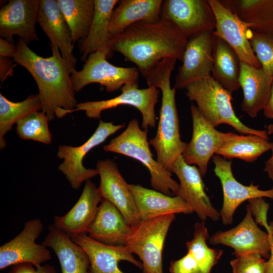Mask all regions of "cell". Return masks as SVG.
<instances>
[{
  "label": "cell",
  "instance_id": "6da1fadb",
  "mask_svg": "<svg viewBox=\"0 0 273 273\" xmlns=\"http://www.w3.org/2000/svg\"><path fill=\"white\" fill-rule=\"evenodd\" d=\"M19 38L14 61L24 67L31 74L38 88L42 112L49 121L61 118L75 112V97L71 76L76 70L63 59L59 50L50 46L51 57H42L32 51Z\"/></svg>",
  "mask_w": 273,
  "mask_h": 273
},
{
  "label": "cell",
  "instance_id": "7a4b0ae2",
  "mask_svg": "<svg viewBox=\"0 0 273 273\" xmlns=\"http://www.w3.org/2000/svg\"><path fill=\"white\" fill-rule=\"evenodd\" d=\"M188 39L161 20L154 23L140 22L112 36L111 48L134 63L145 77L163 59L182 61Z\"/></svg>",
  "mask_w": 273,
  "mask_h": 273
},
{
  "label": "cell",
  "instance_id": "3957f363",
  "mask_svg": "<svg viewBox=\"0 0 273 273\" xmlns=\"http://www.w3.org/2000/svg\"><path fill=\"white\" fill-rule=\"evenodd\" d=\"M176 61L172 58L163 59L144 77L148 86L159 88L162 93L158 128L149 144L156 151L157 161L170 172L188 144L180 139L175 98L176 88L170 85V76Z\"/></svg>",
  "mask_w": 273,
  "mask_h": 273
},
{
  "label": "cell",
  "instance_id": "277c9868",
  "mask_svg": "<svg viewBox=\"0 0 273 273\" xmlns=\"http://www.w3.org/2000/svg\"><path fill=\"white\" fill-rule=\"evenodd\" d=\"M185 89L186 95L203 116L215 127L226 124L241 133L254 134L268 139L266 130L249 127L237 116L232 104V93L225 89L210 75L191 83Z\"/></svg>",
  "mask_w": 273,
  "mask_h": 273
},
{
  "label": "cell",
  "instance_id": "5b68a950",
  "mask_svg": "<svg viewBox=\"0 0 273 273\" xmlns=\"http://www.w3.org/2000/svg\"><path fill=\"white\" fill-rule=\"evenodd\" d=\"M147 139V130L142 129L135 119L131 120L126 129L103 146L108 152L116 153L141 162L151 175L154 190L165 195L176 196L179 184L171 177V173L153 158Z\"/></svg>",
  "mask_w": 273,
  "mask_h": 273
},
{
  "label": "cell",
  "instance_id": "8992f818",
  "mask_svg": "<svg viewBox=\"0 0 273 273\" xmlns=\"http://www.w3.org/2000/svg\"><path fill=\"white\" fill-rule=\"evenodd\" d=\"M175 219V214H167L141 221L132 228L125 245L141 259L143 273H163V249L168 230Z\"/></svg>",
  "mask_w": 273,
  "mask_h": 273
},
{
  "label": "cell",
  "instance_id": "52a82bcc",
  "mask_svg": "<svg viewBox=\"0 0 273 273\" xmlns=\"http://www.w3.org/2000/svg\"><path fill=\"white\" fill-rule=\"evenodd\" d=\"M107 59L108 55L103 51H98L88 56L82 69L71 74L75 92L92 83L100 84L108 92L117 90L125 84H138L140 72L137 67L116 66Z\"/></svg>",
  "mask_w": 273,
  "mask_h": 273
},
{
  "label": "cell",
  "instance_id": "ba28073f",
  "mask_svg": "<svg viewBox=\"0 0 273 273\" xmlns=\"http://www.w3.org/2000/svg\"><path fill=\"white\" fill-rule=\"evenodd\" d=\"M160 20L188 38L205 31H213L215 19L207 0L163 1Z\"/></svg>",
  "mask_w": 273,
  "mask_h": 273
},
{
  "label": "cell",
  "instance_id": "9c48e42d",
  "mask_svg": "<svg viewBox=\"0 0 273 273\" xmlns=\"http://www.w3.org/2000/svg\"><path fill=\"white\" fill-rule=\"evenodd\" d=\"M125 123L114 125L111 122L100 120L96 131L83 144L77 147L60 145L57 156L63 161L58 169L66 176L71 187L79 189L84 181L90 179L98 174L96 169L86 168L83 165L85 156L94 147L103 143L109 136L124 127Z\"/></svg>",
  "mask_w": 273,
  "mask_h": 273
},
{
  "label": "cell",
  "instance_id": "30bf717a",
  "mask_svg": "<svg viewBox=\"0 0 273 273\" xmlns=\"http://www.w3.org/2000/svg\"><path fill=\"white\" fill-rule=\"evenodd\" d=\"M121 94L105 100L88 101L78 103L75 111H84L87 117L91 118L101 117L102 111L115 108L119 105H129L138 109L143 117L142 128L147 130L156 125L155 106L158 101L159 90L154 87L144 89L138 88V84H125L121 88Z\"/></svg>",
  "mask_w": 273,
  "mask_h": 273
},
{
  "label": "cell",
  "instance_id": "8fae6325",
  "mask_svg": "<svg viewBox=\"0 0 273 273\" xmlns=\"http://www.w3.org/2000/svg\"><path fill=\"white\" fill-rule=\"evenodd\" d=\"M273 239V230L267 232L261 230L253 218L248 205L243 220L236 227L226 231H219L209 239L212 245L221 244L234 249L235 256L257 253L268 259Z\"/></svg>",
  "mask_w": 273,
  "mask_h": 273
},
{
  "label": "cell",
  "instance_id": "7c38bea8",
  "mask_svg": "<svg viewBox=\"0 0 273 273\" xmlns=\"http://www.w3.org/2000/svg\"><path fill=\"white\" fill-rule=\"evenodd\" d=\"M43 225L39 218L26 222L17 236L0 247V269L15 264L29 263L35 266L52 259L46 247L36 243Z\"/></svg>",
  "mask_w": 273,
  "mask_h": 273
},
{
  "label": "cell",
  "instance_id": "4fadbf2b",
  "mask_svg": "<svg viewBox=\"0 0 273 273\" xmlns=\"http://www.w3.org/2000/svg\"><path fill=\"white\" fill-rule=\"evenodd\" d=\"M190 110L193 122L192 136L182 156L187 163L197 165L201 174L204 175L211 158L230 138L233 132L217 130L203 116L197 106L191 105Z\"/></svg>",
  "mask_w": 273,
  "mask_h": 273
},
{
  "label": "cell",
  "instance_id": "5bb4252c",
  "mask_svg": "<svg viewBox=\"0 0 273 273\" xmlns=\"http://www.w3.org/2000/svg\"><path fill=\"white\" fill-rule=\"evenodd\" d=\"M215 19L213 33L228 43L241 61L256 68H261L251 47L249 36L251 30L230 9L219 0H207Z\"/></svg>",
  "mask_w": 273,
  "mask_h": 273
},
{
  "label": "cell",
  "instance_id": "9a60e30c",
  "mask_svg": "<svg viewBox=\"0 0 273 273\" xmlns=\"http://www.w3.org/2000/svg\"><path fill=\"white\" fill-rule=\"evenodd\" d=\"M212 159L214 173L219 179L222 188L223 203L220 215L224 224L232 223L235 211L244 201L264 197L273 199V188L262 190L259 185L253 183L249 186L244 185L234 177L231 161L218 155H214Z\"/></svg>",
  "mask_w": 273,
  "mask_h": 273
},
{
  "label": "cell",
  "instance_id": "2e32d148",
  "mask_svg": "<svg viewBox=\"0 0 273 273\" xmlns=\"http://www.w3.org/2000/svg\"><path fill=\"white\" fill-rule=\"evenodd\" d=\"M213 31H205L188 39L182 65L175 79L176 89L185 88L194 82L211 75Z\"/></svg>",
  "mask_w": 273,
  "mask_h": 273
},
{
  "label": "cell",
  "instance_id": "e0dca14e",
  "mask_svg": "<svg viewBox=\"0 0 273 273\" xmlns=\"http://www.w3.org/2000/svg\"><path fill=\"white\" fill-rule=\"evenodd\" d=\"M39 0H11L0 10V35L14 43L18 36L27 44L38 40L36 31Z\"/></svg>",
  "mask_w": 273,
  "mask_h": 273
},
{
  "label": "cell",
  "instance_id": "ac0fdd59",
  "mask_svg": "<svg viewBox=\"0 0 273 273\" xmlns=\"http://www.w3.org/2000/svg\"><path fill=\"white\" fill-rule=\"evenodd\" d=\"M96 169L100 176L98 189L103 199L115 205L132 228L136 226L141 221L139 213L128 184L116 164L110 159L99 160Z\"/></svg>",
  "mask_w": 273,
  "mask_h": 273
},
{
  "label": "cell",
  "instance_id": "d6986e66",
  "mask_svg": "<svg viewBox=\"0 0 273 273\" xmlns=\"http://www.w3.org/2000/svg\"><path fill=\"white\" fill-rule=\"evenodd\" d=\"M170 172L174 173L179 181L177 196L185 200L201 220H219L220 213L212 206L205 191L198 168L187 163L181 155L173 164Z\"/></svg>",
  "mask_w": 273,
  "mask_h": 273
},
{
  "label": "cell",
  "instance_id": "ffe728a7",
  "mask_svg": "<svg viewBox=\"0 0 273 273\" xmlns=\"http://www.w3.org/2000/svg\"><path fill=\"white\" fill-rule=\"evenodd\" d=\"M103 198L90 179L85 181L82 193L75 205L65 215L54 216V226L71 239L87 234Z\"/></svg>",
  "mask_w": 273,
  "mask_h": 273
},
{
  "label": "cell",
  "instance_id": "44dd1931",
  "mask_svg": "<svg viewBox=\"0 0 273 273\" xmlns=\"http://www.w3.org/2000/svg\"><path fill=\"white\" fill-rule=\"evenodd\" d=\"M87 254L90 261V273H124L118 266L124 260L142 269L143 264L136 260L125 245H110L101 243L86 234L71 239Z\"/></svg>",
  "mask_w": 273,
  "mask_h": 273
},
{
  "label": "cell",
  "instance_id": "7402d4cb",
  "mask_svg": "<svg viewBox=\"0 0 273 273\" xmlns=\"http://www.w3.org/2000/svg\"><path fill=\"white\" fill-rule=\"evenodd\" d=\"M38 23L50 39V45L57 48L63 59L76 70L72 34L57 0H39Z\"/></svg>",
  "mask_w": 273,
  "mask_h": 273
},
{
  "label": "cell",
  "instance_id": "603a6c76",
  "mask_svg": "<svg viewBox=\"0 0 273 273\" xmlns=\"http://www.w3.org/2000/svg\"><path fill=\"white\" fill-rule=\"evenodd\" d=\"M132 227L109 201L103 199L90 224L88 236L101 243L110 245H125Z\"/></svg>",
  "mask_w": 273,
  "mask_h": 273
},
{
  "label": "cell",
  "instance_id": "cb8c5ba5",
  "mask_svg": "<svg viewBox=\"0 0 273 273\" xmlns=\"http://www.w3.org/2000/svg\"><path fill=\"white\" fill-rule=\"evenodd\" d=\"M141 221L167 214H191L193 210L181 198L170 196L140 185L128 184Z\"/></svg>",
  "mask_w": 273,
  "mask_h": 273
},
{
  "label": "cell",
  "instance_id": "d4e9b609",
  "mask_svg": "<svg viewBox=\"0 0 273 273\" xmlns=\"http://www.w3.org/2000/svg\"><path fill=\"white\" fill-rule=\"evenodd\" d=\"M240 67L239 82L243 93L241 108L249 116L254 118L266 104L273 77L261 68H256L242 61Z\"/></svg>",
  "mask_w": 273,
  "mask_h": 273
},
{
  "label": "cell",
  "instance_id": "484cf974",
  "mask_svg": "<svg viewBox=\"0 0 273 273\" xmlns=\"http://www.w3.org/2000/svg\"><path fill=\"white\" fill-rule=\"evenodd\" d=\"M117 0H94V14L87 36L79 41L81 60L85 61L88 56L98 51H103L108 58L113 55L111 48L112 35L109 23L112 13L118 4Z\"/></svg>",
  "mask_w": 273,
  "mask_h": 273
},
{
  "label": "cell",
  "instance_id": "4316f807",
  "mask_svg": "<svg viewBox=\"0 0 273 273\" xmlns=\"http://www.w3.org/2000/svg\"><path fill=\"white\" fill-rule=\"evenodd\" d=\"M162 0H121L114 9L109 31L114 36L140 22L149 23L160 21Z\"/></svg>",
  "mask_w": 273,
  "mask_h": 273
},
{
  "label": "cell",
  "instance_id": "83f0119b",
  "mask_svg": "<svg viewBox=\"0 0 273 273\" xmlns=\"http://www.w3.org/2000/svg\"><path fill=\"white\" fill-rule=\"evenodd\" d=\"M41 245L51 248L57 256L62 273H90V261L85 251L54 224Z\"/></svg>",
  "mask_w": 273,
  "mask_h": 273
},
{
  "label": "cell",
  "instance_id": "f1b7e54d",
  "mask_svg": "<svg viewBox=\"0 0 273 273\" xmlns=\"http://www.w3.org/2000/svg\"><path fill=\"white\" fill-rule=\"evenodd\" d=\"M214 35L211 75L216 81L232 93L241 87L239 77L241 61L228 43Z\"/></svg>",
  "mask_w": 273,
  "mask_h": 273
},
{
  "label": "cell",
  "instance_id": "f546056e",
  "mask_svg": "<svg viewBox=\"0 0 273 273\" xmlns=\"http://www.w3.org/2000/svg\"><path fill=\"white\" fill-rule=\"evenodd\" d=\"M222 3L253 32L273 34V0H224Z\"/></svg>",
  "mask_w": 273,
  "mask_h": 273
},
{
  "label": "cell",
  "instance_id": "4dcf8cb0",
  "mask_svg": "<svg viewBox=\"0 0 273 273\" xmlns=\"http://www.w3.org/2000/svg\"><path fill=\"white\" fill-rule=\"evenodd\" d=\"M268 139L254 135L233 133L217 151L216 154L224 158H236L252 162L270 149Z\"/></svg>",
  "mask_w": 273,
  "mask_h": 273
},
{
  "label": "cell",
  "instance_id": "1f68e13d",
  "mask_svg": "<svg viewBox=\"0 0 273 273\" xmlns=\"http://www.w3.org/2000/svg\"><path fill=\"white\" fill-rule=\"evenodd\" d=\"M71 31L74 44L85 38L94 14V0H57Z\"/></svg>",
  "mask_w": 273,
  "mask_h": 273
},
{
  "label": "cell",
  "instance_id": "d6a6232c",
  "mask_svg": "<svg viewBox=\"0 0 273 273\" xmlns=\"http://www.w3.org/2000/svg\"><path fill=\"white\" fill-rule=\"evenodd\" d=\"M42 109L38 94L30 95L26 99L18 102L9 100L0 94V148L6 146L5 135L12 129V126L21 119Z\"/></svg>",
  "mask_w": 273,
  "mask_h": 273
},
{
  "label": "cell",
  "instance_id": "836d02e7",
  "mask_svg": "<svg viewBox=\"0 0 273 273\" xmlns=\"http://www.w3.org/2000/svg\"><path fill=\"white\" fill-rule=\"evenodd\" d=\"M208 238V230L204 221L197 222L194 225L193 239L186 243L188 251L194 256L201 273H211L223 253L221 249L209 247L207 244Z\"/></svg>",
  "mask_w": 273,
  "mask_h": 273
},
{
  "label": "cell",
  "instance_id": "e575fe53",
  "mask_svg": "<svg viewBox=\"0 0 273 273\" xmlns=\"http://www.w3.org/2000/svg\"><path fill=\"white\" fill-rule=\"evenodd\" d=\"M48 121V117L43 112H32L17 123V133L21 139L49 145L52 143V135L49 130Z\"/></svg>",
  "mask_w": 273,
  "mask_h": 273
},
{
  "label": "cell",
  "instance_id": "d590c367",
  "mask_svg": "<svg viewBox=\"0 0 273 273\" xmlns=\"http://www.w3.org/2000/svg\"><path fill=\"white\" fill-rule=\"evenodd\" d=\"M249 41L261 69L273 77V34L251 31Z\"/></svg>",
  "mask_w": 273,
  "mask_h": 273
},
{
  "label": "cell",
  "instance_id": "8d00e7d4",
  "mask_svg": "<svg viewBox=\"0 0 273 273\" xmlns=\"http://www.w3.org/2000/svg\"><path fill=\"white\" fill-rule=\"evenodd\" d=\"M230 262L233 273H265L266 260L257 253L236 256Z\"/></svg>",
  "mask_w": 273,
  "mask_h": 273
},
{
  "label": "cell",
  "instance_id": "74e56055",
  "mask_svg": "<svg viewBox=\"0 0 273 273\" xmlns=\"http://www.w3.org/2000/svg\"><path fill=\"white\" fill-rule=\"evenodd\" d=\"M169 270L170 273H201L196 260L189 251L181 258L171 261Z\"/></svg>",
  "mask_w": 273,
  "mask_h": 273
},
{
  "label": "cell",
  "instance_id": "f35d334b",
  "mask_svg": "<svg viewBox=\"0 0 273 273\" xmlns=\"http://www.w3.org/2000/svg\"><path fill=\"white\" fill-rule=\"evenodd\" d=\"M248 205L251 208L252 215L256 221L265 227L266 231L269 230L272 224L267 223V214L269 204L265 202L263 198H258L249 200Z\"/></svg>",
  "mask_w": 273,
  "mask_h": 273
},
{
  "label": "cell",
  "instance_id": "ab89813d",
  "mask_svg": "<svg viewBox=\"0 0 273 273\" xmlns=\"http://www.w3.org/2000/svg\"><path fill=\"white\" fill-rule=\"evenodd\" d=\"M8 273H57L55 268L50 264L34 266L29 263H23L11 266Z\"/></svg>",
  "mask_w": 273,
  "mask_h": 273
},
{
  "label": "cell",
  "instance_id": "60d3db41",
  "mask_svg": "<svg viewBox=\"0 0 273 273\" xmlns=\"http://www.w3.org/2000/svg\"><path fill=\"white\" fill-rule=\"evenodd\" d=\"M13 59L10 58H0V79L3 82L9 76H12L16 65Z\"/></svg>",
  "mask_w": 273,
  "mask_h": 273
},
{
  "label": "cell",
  "instance_id": "b9f144b4",
  "mask_svg": "<svg viewBox=\"0 0 273 273\" xmlns=\"http://www.w3.org/2000/svg\"><path fill=\"white\" fill-rule=\"evenodd\" d=\"M16 52V44L0 38V58H13Z\"/></svg>",
  "mask_w": 273,
  "mask_h": 273
},
{
  "label": "cell",
  "instance_id": "7bdbcfd3",
  "mask_svg": "<svg viewBox=\"0 0 273 273\" xmlns=\"http://www.w3.org/2000/svg\"><path fill=\"white\" fill-rule=\"evenodd\" d=\"M263 111L266 117L273 119V82L267 101Z\"/></svg>",
  "mask_w": 273,
  "mask_h": 273
},
{
  "label": "cell",
  "instance_id": "ee69618b",
  "mask_svg": "<svg viewBox=\"0 0 273 273\" xmlns=\"http://www.w3.org/2000/svg\"><path fill=\"white\" fill-rule=\"evenodd\" d=\"M271 155L265 161L263 170L266 172L268 177L273 181V142L271 143L270 149Z\"/></svg>",
  "mask_w": 273,
  "mask_h": 273
},
{
  "label": "cell",
  "instance_id": "f6af8a7d",
  "mask_svg": "<svg viewBox=\"0 0 273 273\" xmlns=\"http://www.w3.org/2000/svg\"><path fill=\"white\" fill-rule=\"evenodd\" d=\"M265 273H273V239L272 240L270 256L265 262Z\"/></svg>",
  "mask_w": 273,
  "mask_h": 273
},
{
  "label": "cell",
  "instance_id": "bcb514c9",
  "mask_svg": "<svg viewBox=\"0 0 273 273\" xmlns=\"http://www.w3.org/2000/svg\"><path fill=\"white\" fill-rule=\"evenodd\" d=\"M266 131L268 135L273 134V124L268 125Z\"/></svg>",
  "mask_w": 273,
  "mask_h": 273
}]
</instances>
